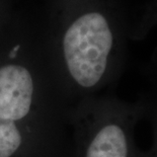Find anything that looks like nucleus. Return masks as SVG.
<instances>
[{
  "label": "nucleus",
  "instance_id": "nucleus-1",
  "mask_svg": "<svg viewBox=\"0 0 157 157\" xmlns=\"http://www.w3.org/2000/svg\"><path fill=\"white\" fill-rule=\"evenodd\" d=\"M52 58L81 92L103 87L117 69L120 35L115 17L98 0H48Z\"/></svg>",
  "mask_w": 157,
  "mask_h": 157
},
{
  "label": "nucleus",
  "instance_id": "nucleus-2",
  "mask_svg": "<svg viewBox=\"0 0 157 157\" xmlns=\"http://www.w3.org/2000/svg\"><path fill=\"white\" fill-rule=\"evenodd\" d=\"M21 45L0 47V157H15L25 145L22 127L33 112L36 68Z\"/></svg>",
  "mask_w": 157,
  "mask_h": 157
},
{
  "label": "nucleus",
  "instance_id": "nucleus-3",
  "mask_svg": "<svg viewBox=\"0 0 157 157\" xmlns=\"http://www.w3.org/2000/svg\"><path fill=\"white\" fill-rule=\"evenodd\" d=\"M85 109L80 157H147L134 140L135 127L147 112L144 103L92 101Z\"/></svg>",
  "mask_w": 157,
  "mask_h": 157
},
{
  "label": "nucleus",
  "instance_id": "nucleus-4",
  "mask_svg": "<svg viewBox=\"0 0 157 157\" xmlns=\"http://www.w3.org/2000/svg\"><path fill=\"white\" fill-rule=\"evenodd\" d=\"M151 121L153 127V140L151 148L148 152H146L147 157H157V101L153 105L151 113Z\"/></svg>",
  "mask_w": 157,
  "mask_h": 157
}]
</instances>
